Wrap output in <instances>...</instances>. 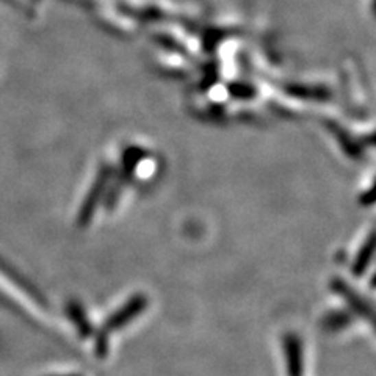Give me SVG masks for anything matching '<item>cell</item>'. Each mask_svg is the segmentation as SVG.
Returning a JSON list of instances; mask_svg holds the SVG:
<instances>
[{
    "instance_id": "obj_1",
    "label": "cell",
    "mask_w": 376,
    "mask_h": 376,
    "mask_svg": "<svg viewBox=\"0 0 376 376\" xmlns=\"http://www.w3.org/2000/svg\"><path fill=\"white\" fill-rule=\"evenodd\" d=\"M140 306H141V303L138 301V304L137 303L130 304V309H127V311H126V307H124L123 311H119L118 314H115L113 317L108 320V326H110V328H112V329H118L124 323L130 322V320H134L137 317V315H138L137 312H140Z\"/></svg>"
}]
</instances>
